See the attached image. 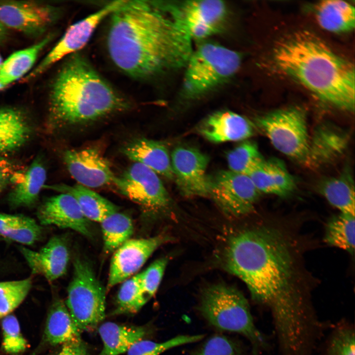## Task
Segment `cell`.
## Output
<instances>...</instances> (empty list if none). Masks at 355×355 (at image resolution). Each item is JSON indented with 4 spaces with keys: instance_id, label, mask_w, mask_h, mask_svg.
<instances>
[{
    "instance_id": "cell-36",
    "label": "cell",
    "mask_w": 355,
    "mask_h": 355,
    "mask_svg": "<svg viewBox=\"0 0 355 355\" xmlns=\"http://www.w3.org/2000/svg\"><path fill=\"white\" fill-rule=\"evenodd\" d=\"M268 178L273 195L285 197L295 189L296 182L283 162L277 158L265 160Z\"/></svg>"
},
{
    "instance_id": "cell-41",
    "label": "cell",
    "mask_w": 355,
    "mask_h": 355,
    "mask_svg": "<svg viewBox=\"0 0 355 355\" xmlns=\"http://www.w3.org/2000/svg\"><path fill=\"white\" fill-rule=\"evenodd\" d=\"M329 355H355L354 332L347 328L337 331L330 344Z\"/></svg>"
},
{
    "instance_id": "cell-32",
    "label": "cell",
    "mask_w": 355,
    "mask_h": 355,
    "mask_svg": "<svg viewBox=\"0 0 355 355\" xmlns=\"http://www.w3.org/2000/svg\"><path fill=\"white\" fill-rule=\"evenodd\" d=\"M355 238V215L340 213L328 222L324 236L327 244L353 253Z\"/></svg>"
},
{
    "instance_id": "cell-27",
    "label": "cell",
    "mask_w": 355,
    "mask_h": 355,
    "mask_svg": "<svg viewBox=\"0 0 355 355\" xmlns=\"http://www.w3.org/2000/svg\"><path fill=\"white\" fill-rule=\"evenodd\" d=\"M315 15L320 26L330 32H347L355 27V7L346 1L338 0L320 1L315 7Z\"/></svg>"
},
{
    "instance_id": "cell-30",
    "label": "cell",
    "mask_w": 355,
    "mask_h": 355,
    "mask_svg": "<svg viewBox=\"0 0 355 355\" xmlns=\"http://www.w3.org/2000/svg\"><path fill=\"white\" fill-rule=\"evenodd\" d=\"M43 228L33 218L23 214L0 213V237L5 240L32 245L42 237Z\"/></svg>"
},
{
    "instance_id": "cell-42",
    "label": "cell",
    "mask_w": 355,
    "mask_h": 355,
    "mask_svg": "<svg viewBox=\"0 0 355 355\" xmlns=\"http://www.w3.org/2000/svg\"><path fill=\"white\" fill-rule=\"evenodd\" d=\"M16 166L10 159L0 156V193L11 183V179L16 173Z\"/></svg>"
},
{
    "instance_id": "cell-29",
    "label": "cell",
    "mask_w": 355,
    "mask_h": 355,
    "mask_svg": "<svg viewBox=\"0 0 355 355\" xmlns=\"http://www.w3.org/2000/svg\"><path fill=\"white\" fill-rule=\"evenodd\" d=\"M320 192L341 213L355 215V186L347 171L335 177L323 179L319 185Z\"/></svg>"
},
{
    "instance_id": "cell-19",
    "label": "cell",
    "mask_w": 355,
    "mask_h": 355,
    "mask_svg": "<svg viewBox=\"0 0 355 355\" xmlns=\"http://www.w3.org/2000/svg\"><path fill=\"white\" fill-rule=\"evenodd\" d=\"M253 123L233 111L222 110L208 116L199 125L198 131L210 142L219 143L238 141L252 136Z\"/></svg>"
},
{
    "instance_id": "cell-4",
    "label": "cell",
    "mask_w": 355,
    "mask_h": 355,
    "mask_svg": "<svg viewBox=\"0 0 355 355\" xmlns=\"http://www.w3.org/2000/svg\"><path fill=\"white\" fill-rule=\"evenodd\" d=\"M129 106L127 100L77 52L68 57L53 82L49 123L54 129L84 124Z\"/></svg>"
},
{
    "instance_id": "cell-23",
    "label": "cell",
    "mask_w": 355,
    "mask_h": 355,
    "mask_svg": "<svg viewBox=\"0 0 355 355\" xmlns=\"http://www.w3.org/2000/svg\"><path fill=\"white\" fill-rule=\"evenodd\" d=\"M44 187L71 195L89 221L100 223L110 214L118 211V207L112 202L90 188L79 184L72 186L62 185L44 186Z\"/></svg>"
},
{
    "instance_id": "cell-11",
    "label": "cell",
    "mask_w": 355,
    "mask_h": 355,
    "mask_svg": "<svg viewBox=\"0 0 355 355\" xmlns=\"http://www.w3.org/2000/svg\"><path fill=\"white\" fill-rule=\"evenodd\" d=\"M119 191L145 210L157 211L165 209L171 203L166 189L153 171L134 162L114 184Z\"/></svg>"
},
{
    "instance_id": "cell-21",
    "label": "cell",
    "mask_w": 355,
    "mask_h": 355,
    "mask_svg": "<svg viewBox=\"0 0 355 355\" xmlns=\"http://www.w3.org/2000/svg\"><path fill=\"white\" fill-rule=\"evenodd\" d=\"M348 142L347 135L335 127L322 125L310 138L309 153L304 165L316 168L341 155Z\"/></svg>"
},
{
    "instance_id": "cell-1",
    "label": "cell",
    "mask_w": 355,
    "mask_h": 355,
    "mask_svg": "<svg viewBox=\"0 0 355 355\" xmlns=\"http://www.w3.org/2000/svg\"><path fill=\"white\" fill-rule=\"evenodd\" d=\"M292 248L279 230L261 225L233 236L223 261L252 298L271 312L284 350L293 355L308 347L313 320L299 286Z\"/></svg>"
},
{
    "instance_id": "cell-46",
    "label": "cell",
    "mask_w": 355,
    "mask_h": 355,
    "mask_svg": "<svg viewBox=\"0 0 355 355\" xmlns=\"http://www.w3.org/2000/svg\"><path fill=\"white\" fill-rule=\"evenodd\" d=\"M3 240H5L4 239H3V238L0 237V241H3Z\"/></svg>"
},
{
    "instance_id": "cell-40",
    "label": "cell",
    "mask_w": 355,
    "mask_h": 355,
    "mask_svg": "<svg viewBox=\"0 0 355 355\" xmlns=\"http://www.w3.org/2000/svg\"><path fill=\"white\" fill-rule=\"evenodd\" d=\"M196 355H239L235 344L227 338L215 335L209 339Z\"/></svg>"
},
{
    "instance_id": "cell-33",
    "label": "cell",
    "mask_w": 355,
    "mask_h": 355,
    "mask_svg": "<svg viewBox=\"0 0 355 355\" xmlns=\"http://www.w3.org/2000/svg\"><path fill=\"white\" fill-rule=\"evenodd\" d=\"M141 285L140 273L122 283L116 298L113 315L135 313L146 304Z\"/></svg>"
},
{
    "instance_id": "cell-9",
    "label": "cell",
    "mask_w": 355,
    "mask_h": 355,
    "mask_svg": "<svg viewBox=\"0 0 355 355\" xmlns=\"http://www.w3.org/2000/svg\"><path fill=\"white\" fill-rule=\"evenodd\" d=\"M172 17L193 40H202L221 31L227 18L225 3L218 0L167 3Z\"/></svg>"
},
{
    "instance_id": "cell-43",
    "label": "cell",
    "mask_w": 355,
    "mask_h": 355,
    "mask_svg": "<svg viewBox=\"0 0 355 355\" xmlns=\"http://www.w3.org/2000/svg\"><path fill=\"white\" fill-rule=\"evenodd\" d=\"M87 354L86 344L80 339L64 344L57 355H87Z\"/></svg>"
},
{
    "instance_id": "cell-38",
    "label": "cell",
    "mask_w": 355,
    "mask_h": 355,
    "mask_svg": "<svg viewBox=\"0 0 355 355\" xmlns=\"http://www.w3.org/2000/svg\"><path fill=\"white\" fill-rule=\"evenodd\" d=\"M2 347L7 353L16 354L24 351L27 343L21 334L19 322L12 315L4 317L1 321Z\"/></svg>"
},
{
    "instance_id": "cell-15",
    "label": "cell",
    "mask_w": 355,
    "mask_h": 355,
    "mask_svg": "<svg viewBox=\"0 0 355 355\" xmlns=\"http://www.w3.org/2000/svg\"><path fill=\"white\" fill-rule=\"evenodd\" d=\"M165 235L130 239L119 247L111 259L106 291L135 275L160 246L169 241Z\"/></svg>"
},
{
    "instance_id": "cell-44",
    "label": "cell",
    "mask_w": 355,
    "mask_h": 355,
    "mask_svg": "<svg viewBox=\"0 0 355 355\" xmlns=\"http://www.w3.org/2000/svg\"><path fill=\"white\" fill-rule=\"evenodd\" d=\"M8 35L6 28L0 23V44L6 38Z\"/></svg>"
},
{
    "instance_id": "cell-17",
    "label": "cell",
    "mask_w": 355,
    "mask_h": 355,
    "mask_svg": "<svg viewBox=\"0 0 355 355\" xmlns=\"http://www.w3.org/2000/svg\"><path fill=\"white\" fill-rule=\"evenodd\" d=\"M36 216L40 225L70 229L85 237H92L90 221L74 197L68 193L47 199L38 207Z\"/></svg>"
},
{
    "instance_id": "cell-2",
    "label": "cell",
    "mask_w": 355,
    "mask_h": 355,
    "mask_svg": "<svg viewBox=\"0 0 355 355\" xmlns=\"http://www.w3.org/2000/svg\"><path fill=\"white\" fill-rule=\"evenodd\" d=\"M110 16L107 52L126 75L146 80L184 68L193 41L175 22L165 2L124 0Z\"/></svg>"
},
{
    "instance_id": "cell-14",
    "label": "cell",
    "mask_w": 355,
    "mask_h": 355,
    "mask_svg": "<svg viewBox=\"0 0 355 355\" xmlns=\"http://www.w3.org/2000/svg\"><path fill=\"white\" fill-rule=\"evenodd\" d=\"M209 157L196 148L178 146L171 154L174 178L187 197L210 196V180L206 174Z\"/></svg>"
},
{
    "instance_id": "cell-12",
    "label": "cell",
    "mask_w": 355,
    "mask_h": 355,
    "mask_svg": "<svg viewBox=\"0 0 355 355\" xmlns=\"http://www.w3.org/2000/svg\"><path fill=\"white\" fill-rule=\"evenodd\" d=\"M209 180V196L225 213L239 216L252 211L260 193L248 175L221 171Z\"/></svg>"
},
{
    "instance_id": "cell-37",
    "label": "cell",
    "mask_w": 355,
    "mask_h": 355,
    "mask_svg": "<svg viewBox=\"0 0 355 355\" xmlns=\"http://www.w3.org/2000/svg\"><path fill=\"white\" fill-rule=\"evenodd\" d=\"M202 338V335H180L160 343L142 339L131 346L127 351V355H160L170 349L198 341Z\"/></svg>"
},
{
    "instance_id": "cell-5",
    "label": "cell",
    "mask_w": 355,
    "mask_h": 355,
    "mask_svg": "<svg viewBox=\"0 0 355 355\" xmlns=\"http://www.w3.org/2000/svg\"><path fill=\"white\" fill-rule=\"evenodd\" d=\"M242 60L239 52L221 44L200 43L193 48L183 68L182 96L194 100L209 93L232 78Z\"/></svg>"
},
{
    "instance_id": "cell-6",
    "label": "cell",
    "mask_w": 355,
    "mask_h": 355,
    "mask_svg": "<svg viewBox=\"0 0 355 355\" xmlns=\"http://www.w3.org/2000/svg\"><path fill=\"white\" fill-rule=\"evenodd\" d=\"M200 309L204 318L216 328L241 334L255 344L262 343L248 303L237 289L223 284L208 287L203 293Z\"/></svg>"
},
{
    "instance_id": "cell-16",
    "label": "cell",
    "mask_w": 355,
    "mask_h": 355,
    "mask_svg": "<svg viewBox=\"0 0 355 355\" xmlns=\"http://www.w3.org/2000/svg\"><path fill=\"white\" fill-rule=\"evenodd\" d=\"M63 157L69 172L79 184L91 188L114 184L116 177L97 149H70Z\"/></svg>"
},
{
    "instance_id": "cell-26",
    "label": "cell",
    "mask_w": 355,
    "mask_h": 355,
    "mask_svg": "<svg viewBox=\"0 0 355 355\" xmlns=\"http://www.w3.org/2000/svg\"><path fill=\"white\" fill-rule=\"evenodd\" d=\"M80 330L73 320L66 304L55 300L49 311L44 330L45 339L57 345L81 339Z\"/></svg>"
},
{
    "instance_id": "cell-22",
    "label": "cell",
    "mask_w": 355,
    "mask_h": 355,
    "mask_svg": "<svg viewBox=\"0 0 355 355\" xmlns=\"http://www.w3.org/2000/svg\"><path fill=\"white\" fill-rule=\"evenodd\" d=\"M32 132V123L23 111L0 108V153L19 149L28 142Z\"/></svg>"
},
{
    "instance_id": "cell-24",
    "label": "cell",
    "mask_w": 355,
    "mask_h": 355,
    "mask_svg": "<svg viewBox=\"0 0 355 355\" xmlns=\"http://www.w3.org/2000/svg\"><path fill=\"white\" fill-rule=\"evenodd\" d=\"M46 172L40 157L36 158L20 181L16 184L8 196L9 205L14 208L31 207L37 201L44 187Z\"/></svg>"
},
{
    "instance_id": "cell-45",
    "label": "cell",
    "mask_w": 355,
    "mask_h": 355,
    "mask_svg": "<svg viewBox=\"0 0 355 355\" xmlns=\"http://www.w3.org/2000/svg\"><path fill=\"white\" fill-rule=\"evenodd\" d=\"M2 63H3L2 59L1 57V56L0 55V68L2 65Z\"/></svg>"
},
{
    "instance_id": "cell-34",
    "label": "cell",
    "mask_w": 355,
    "mask_h": 355,
    "mask_svg": "<svg viewBox=\"0 0 355 355\" xmlns=\"http://www.w3.org/2000/svg\"><path fill=\"white\" fill-rule=\"evenodd\" d=\"M264 159L256 143L249 141L241 143L227 154L229 170L247 175Z\"/></svg>"
},
{
    "instance_id": "cell-35",
    "label": "cell",
    "mask_w": 355,
    "mask_h": 355,
    "mask_svg": "<svg viewBox=\"0 0 355 355\" xmlns=\"http://www.w3.org/2000/svg\"><path fill=\"white\" fill-rule=\"evenodd\" d=\"M32 285L31 278L0 282V319L7 316L23 302Z\"/></svg>"
},
{
    "instance_id": "cell-39",
    "label": "cell",
    "mask_w": 355,
    "mask_h": 355,
    "mask_svg": "<svg viewBox=\"0 0 355 355\" xmlns=\"http://www.w3.org/2000/svg\"><path fill=\"white\" fill-rule=\"evenodd\" d=\"M168 262L167 257L154 261L140 273L141 285L144 300L147 302L156 292Z\"/></svg>"
},
{
    "instance_id": "cell-7",
    "label": "cell",
    "mask_w": 355,
    "mask_h": 355,
    "mask_svg": "<svg viewBox=\"0 0 355 355\" xmlns=\"http://www.w3.org/2000/svg\"><path fill=\"white\" fill-rule=\"evenodd\" d=\"M73 266L65 304L80 331H89L105 317L106 289L86 260L77 257Z\"/></svg>"
},
{
    "instance_id": "cell-10",
    "label": "cell",
    "mask_w": 355,
    "mask_h": 355,
    "mask_svg": "<svg viewBox=\"0 0 355 355\" xmlns=\"http://www.w3.org/2000/svg\"><path fill=\"white\" fill-rule=\"evenodd\" d=\"M124 0L106 3L98 11L71 25L42 60L26 77L28 81L40 75L67 56L77 53L90 40L99 24L118 8Z\"/></svg>"
},
{
    "instance_id": "cell-18",
    "label": "cell",
    "mask_w": 355,
    "mask_h": 355,
    "mask_svg": "<svg viewBox=\"0 0 355 355\" xmlns=\"http://www.w3.org/2000/svg\"><path fill=\"white\" fill-rule=\"evenodd\" d=\"M19 249L33 275H41L52 282L67 271L69 251L67 242L63 237H51L38 251L23 246H20Z\"/></svg>"
},
{
    "instance_id": "cell-25",
    "label": "cell",
    "mask_w": 355,
    "mask_h": 355,
    "mask_svg": "<svg viewBox=\"0 0 355 355\" xmlns=\"http://www.w3.org/2000/svg\"><path fill=\"white\" fill-rule=\"evenodd\" d=\"M98 332L103 347L98 355H120L145 336L146 330L142 326H128L112 322L101 324Z\"/></svg>"
},
{
    "instance_id": "cell-13",
    "label": "cell",
    "mask_w": 355,
    "mask_h": 355,
    "mask_svg": "<svg viewBox=\"0 0 355 355\" xmlns=\"http://www.w3.org/2000/svg\"><path fill=\"white\" fill-rule=\"evenodd\" d=\"M60 13L59 8L39 1H0V23L31 37L43 35Z\"/></svg>"
},
{
    "instance_id": "cell-20",
    "label": "cell",
    "mask_w": 355,
    "mask_h": 355,
    "mask_svg": "<svg viewBox=\"0 0 355 355\" xmlns=\"http://www.w3.org/2000/svg\"><path fill=\"white\" fill-rule=\"evenodd\" d=\"M130 160L149 168L157 174L172 179L174 175L168 149L161 142L144 138L134 139L122 148Z\"/></svg>"
},
{
    "instance_id": "cell-31",
    "label": "cell",
    "mask_w": 355,
    "mask_h": 355,
    "mask_svg": "<svg viewBox=\"0 0 355 355\" xmlns=\"http://www.w3.org/2000/svg\"><path fill=\"white\" fill-rule=\"evenodd\" d=\"M106 253L114 252L119 247L130 239L134 231L131 218L127 214L117 211L101 222Z\"/></svg>"
},
{
    "instance_id": "cell-28",
    "label": "cell",
    "mask_w": 355,
    "mask_h": 355,
    "mask_svg": "<svg viewBox=\"0 0 355 355\" xmlns=\"http://www.w3.org/2000/svg\"><path fill=\"white\" fill-rule=\"evenodd\" d=\"M49 34L30 47L15 52L3 61L0 69V89L26 74L42 49L52 39Z\"/></svg>"
},
{
    "instance_id": "cell-3",
    "label": "cell",
    "mask_w": 355,
    "mask_h": 355,
    "mask_svg": "<svg viewBox=\"0 0 355 355\" xmlns=\"http://www.w3.org/2000/svg\"><path fill=\"white\" fill-rule=\"evenodd\" d=\"M277 66L322 101L339 109L355 108V69L313 34L296 32L278 43Z\"/></svg>"
},
{
    "instance_id": "cell-8",
    "label": "cell",
    "mask_w": 355,
    "mask_h": 355,
    "mask_svg": "<svg viewBox=\"0 0 355 355\" xmlns=\"http://www.w3.org/2000/svg\"><path fill=\"white\" fill-rule=\"evenodd\" d=\"M307 118L304 109L290 106L261 115L253 123L277 150L304 165L310 141Z\"/></svg>"
}]
</instances>
